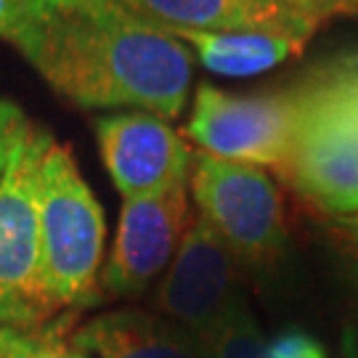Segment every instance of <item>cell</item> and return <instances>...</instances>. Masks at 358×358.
<instances>
[{
  "label": "cell",
  "instance_id": "1",
  "mask_svg": "<svg viewBox=\"0 0 358 358\" xmlns=\"http://www.w3.org/2000/svg\"><path fill=\"white\" fill-rule=\"evenodd\" d=\"M0 40L83 109L183 112L192 51L117 0H0Z\"/></svg>",
  "mask_w": 358,
  "mask_h": 358
},
{
  "label": "cell",
  "instance_id": "2",
  "mask_svg": "<svg viewBox=\"0 0 358 358\" xmlns=\"http://www.w3.org/2000/svg\"><path fill=\"white\" fill-rule=\"evenodd\" d=\"M103 234V210L83 178L75 154L64 143L51 141L38 186L40 294L51 316L99 300Z\"/></svg>",
  "mask_w": 358,
  "mask_h": 358
},
{
  "label": "cell",
  "instance_id": "3",
  "mask_svg": "<svg viewBox=\"0 0 358 358\" xmlns=\"http://www.w3.org/2000/svg\"><path fill=\"white\" fill-rule=\"evenodd\" d=\"M300 117L282 176L332 217L358 213V90L334 66L303 83Z\"/></svg>",
  "mask_w": 358,
  "mask_h": 358
},
{
  "label": "cell",
  "instance_id": "4",
  "mask_svg": "<svg viewBox=\"0 0 358 358\" xmlns=\"http://www.w3.org/2000/svg\"><path fill=\"white\" fill-rule=\"evenodd\" d=\"M189 189L199 217L247 266H271L289 236L284 196L263 167L194 154Z\"/></svg>",
  "mask_w": 358,
  "mask_h": 358
},
{
  "label": "cell",
  "instance_id": "5",
  "mask_svg": "<svg viewBox=\"0 0 358 358\" xmlns=\"http://www.w3.org/2000/svg\"><path fill=\"white\" fill-rule=\"evenodd\" d=\"M48 130L35 128L0 180V327L45 329L53 319L40 294L38 186L51 146Z\"/></svg>",
  "mask_w": 358,
  "mask_h": 358
},
{
  "label": "cell",
  "instance_id": "6",
  "mask_svg": "<svg viewBox=\"0 0 358 358\" xmlns=\"http://www.w3.org/2000/svg\"><path fill=\"white\" fill-rule=\"evenodd\" d=\"M297 117V88L273 96H239L202 83L194 96L186 136L199 152L263 170L271 167L282 176L292 152Z\"/></svg>",
  "mask_w": 358,
  "mask_h": 358
},
{
  "label": "cell",
  "instance_id": "7",
  "mask_svg": "<svg viewBox=\"0 0 358 358\" xmlns=\"http://www.w3.org/2000/svg\"><path fill=\"white\" fill-rule=\"evenodd\" d=\"M242 300L239 260L202 217H194L157 289V313L207 340Z\"/></svg>",
  "mask_w": 358,
  "mask_h": 358
},
{
  "label": "cell",
  "instance_id": "8",
  "mask_svg": "<svg viewBox=\"0 0 358 358\" xmlns=\"http://www.w3.org/2000/svg\"><path fill=\"white\" fill-rule=\"evenodd\" d=\"M189 183L167 192L122 199L112 255L101 271V287L112 297H138L170 268L192 226Z\"/></svg>",
  "mask_w": 358,
  "mask_h": 358
},
{
  "label": "cell",
  "instance_id": "9",
  "mask_svg": "<svg viewBox=\"0 0 358 358\" xmlns=\"http://www.w3.org/2000/svg\"><path fill=\"white\" fill-rule=\"evenodd\" d=\"M101 162L122 199L149 196L189 183L192 146L149 112L106 115L93 122Z\"/></svg>",
  "mask_w": 358,
  "mask_h": 358
},
{
  "label": "cell",
  "instance_id": "10",
  "mask_svg": "<svg viewBox=\"0 0 358 358\" xmlns=\"http://www.w3.org/2000/svg\"><path fill=\"white\" fill-rule=\"evenodd\" d=\"M152 24L210 32H276L310 40L321 19L282 0H117Z\"/></svg>",
  "mask_w": 358,
  "mask_h": 358
},
{
  "label": "cell",
  "instance_id": "11",
  "mask_svg": "<svg viewBox=\"0 0 358 358\" xmlns=\"http://www.w3.org/2000/svg\"><path fill=\"white\" fill-rule=\"evenodd\" d=\"M72 343L99 358H210L202 337L159 313L136 308L85 321Z\"/></svg>",
  "mask_w": 358,
  "mask_h": 358
},
{
  "label": "cell",
  "instance_id": "12",
  "mask_svg": "<svg viewBox=\"0 0 358 358\" xmlns=\"http://www.w3.org/2000/svg\"><path fill=\"white\" fill-rule=\"evenodd\" d=\"M159 27L165 35L183 43L207 72L220 77H252L289 62L308 45L306 38L276 32H210Z\"/></svg>",
  "mask_w": 358,
  "mask_h": 358
},
{
  "label": "cell",
  "instance_id": "13",
  "mask_svg": "<svg viewBox=\"0 0 358 358\" xmlns=\"http://www.w3.org/2000/svg\"><path fill=\"white\" fill-rule=\"evenodd\" d=\"M210 358H271L268 340L260 332L247 303L231 310V316L205 340Z\"/></svg>",
  "mask_w": 358,
  "mask_h": 358
},
{
  "label": "cell",
  "instance_id": "14",
  "mask_svg": "<svg viewBox=\"0 0 358 358\" xmlns=\"http://www.w3.org/2000/svg\"><path fill=\"white\" fill-rule=\"evenodd\" d=\"M0 358H88L85 350L64 340L62 334L45 329H11L0 327Z\"/></svg>",
  "mask_w": 358,
  "mask_h": 358
},
{
  "label": "cell",
  "instance_id": "15",
  "mask_svg": "<svg viewBox=\"0 0 358 358\" xmlns=\"http://www.w3.org/2000/svg\"><path fill=\"white\" fill-rule=\"evenodd\" d=\"M35 125L27 120L24 109L19 103L0 99V180L8 173L16 154L22 152L27 138L32 136Z\"/></svg>",
  "mask_w": 358,
  "mask_h": 358
},
{
  "label": "cell",
  "instance_id": "16",
  "mask_svg": "<svg viewBox=\"0 0 358 358\" xmlns=\"http://www.w3.org/2000/svg\"><path fill=\"white\" fill-rule=\"evenodd\" d=\"M271 358H327V350L306 329H282L268 340Z\"/></svg>",
  "mask_w": 358,
  "mask_h": 358
},
{
  "label": "cell",
  "instance_id": "17",
  "mask_svg": "<svg viewBox=\"0 0 358 358\" xmlns=\"http://www.w3.org/2000/svg\"><path fill=\"white\" fill-rule=\"evenodd\" d=\"M334 234L340 236V242L358 257V213L334 217Z\"/></svg>",
  "mask_w": 358,
  "mask_h": 358
},
{
  "label": "cell",
  "instance_id": "18",
  "mask_svg": "<svg viewBox=\"0 0 358 358\" xmlns=\"http://www.w3.org/2000/svg\"><path fill=\"white\" fill-rule=\"evenodd\" d=\"M316 16L319 19H329V16H358V0H319Z\"/></svg>",
  "mask_w": 358,
  "mask_h": 358
},
{
  "label": "cell",
  "instance_id": "19",
  "mask_svg": "<svg viewBox=\"0 0 358 358\" xmlns=\"http://www.w3.org/2000/svg\"><path fill=\"white\" fill-rule=\"evenodd\" d=\"M343 358H358V329H350L343 343Z\"/></svg>",
  "mask_w": 358,
  "mask_h": 358
},
{
  "label": "cell",
  "instance_id": "20",
  "mask_svg": "<svg viewBox=\"0 0 358 358\" xmlns=\"http://www.w3.org/2000/svg\"><path fill=\"white\" fill-rule=\"evenodd\" d=\"M287 6H292V8H300V11H308L316 16V6H319V0H282Z\"/></svg>",
  "mask_w": 358,
  "mask_h": 358
},
{
  "label": "cell",
  "instance_id": "21",
  "mask_svg": "<svg viewBox=\"0 0 358 358\" xmlns=\"http://www.w3.org/2000/svg\"><path fill=\"white\" fill-rule=\"evenodd\" d=\"M340 69L348 75V80L356 85V90H358V62H345V64H340Z\"/></svg>",
  "mask_w": 358,
  "mask_h": 358
}]
</instances>
